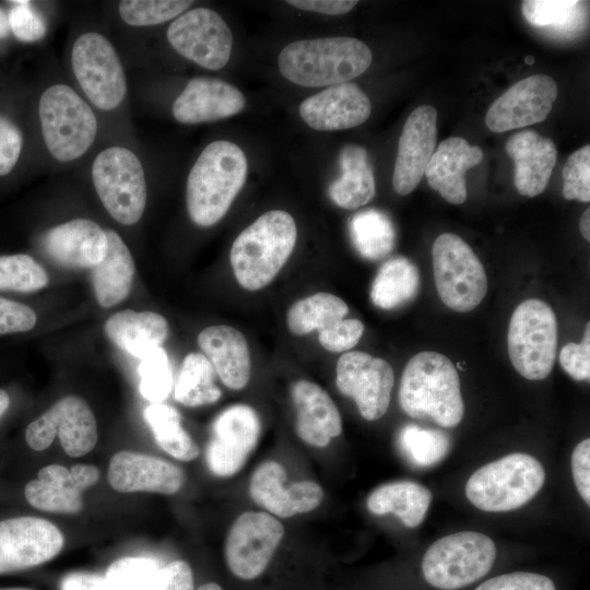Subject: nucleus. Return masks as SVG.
<instances>
[{
    "instance_id": "2eb2a0df",
    "label": "nucleus",
    "mask_w": 590,
    "mask_h": 590,
    "mask_svg": "<svg viewBox=\"0 0 590 590\" xmlns=\"http://www.w3.org/2000/svg\"><path fill=\"white\" fill-rule=\"evenodd\" d=\"M261 422L253 408L244 403L224 409L212 424L205 461L216 476L229 477L239 472L258 444Z\"/></svg>"
},
{
    "instance_id": "2f4dec72",
    "label": "nucleus",
    "mask_w": 590,
    "mask_h": 590,
    "mask_svg": "<svg viewBox=\"0 0 590 590\" xmlns=\"http://www.w3.org/2000/svg\"><path fill=\"white\" fill-rule=\"evenodd\" d=\"M339 162L342 174L329 187L330 199L345 210L367 204L376 193L367 151L358 144H346L340 151Z\"/></svg>"
},
{
    "instance_id": "f257e3e1",
    "label": "nucleus",
    "mask_w": 590,
    "mask_h": 590,
    "mask_svg": "<svg viewBox=\"0 0 590 590\" xmlns=\"http://www.w3.org/2000/svg\"><path fill=\"white\" fill-rule=\"evenodd\" d=\"M247 158L235 143L219 140L208 144L187 179L186 202L191 221L209 227L221 221L241 190Z\"/></svg>"
},
{
    "instance_id": "6e6d98bb",
    "label": "nucleus",
    "mask_w": 590,
    "mask_h": 590,
    "mask_svg": "<svg viewBox=\"0 0 590 590\" xmlns=\"http://www.w3.org/2000/svg\"><path fill=\"white\" fill-rule=\"evenodd\" d=\"M59 588L60 590H115L105 575L86 571L66 575Z\"/></svg>"
},
{
    "instance_id": "8fccbe9b",
    "label": "nucleus",
    "mask_w": 590,
    "mask_h": 590,
    "mask_svg": "<svg viewBox=\"0 0 590 590\" xmlns=\"http://www.w3.org/2000/svg\"><path fill=\"white\" fill-rule=\"evenodd\" d=\"M559 363L564 370L575 380L590 378V323L588 322L581 343L566 344L559 354Z\"/></svg>"
},
{
    "instance_id": "864d4df0",
    "label": "nucleus",
    "mask_w": 590,
    "mask_h": 590,
    "mask_svg": "<svg viewBox=\"0 0 590 590\" xmlns=\"http://www.w3.org/2000/svg\"><path fill=\"white\" fill-rule=\"evenodd\" d=\"M152 590H194L193 573L185 560L161 567Z\"/></svg>"
},
{
    "instance_id": "bb28decb",
    "label": "nucleus",
    "mask_w": 590,
    "mask_h": 590,
    "mask_svg": "<svg viewBox=\"0 0 590 590\" xmlns=\"http://www.w3.org/2000/svg\"><path fill=\"white\" fill-rule=\"evenodd\" d=\"M483 160V151L461 137L441 141L425 169L428 185L449 203L461 204L467 199L464 175Z\"/></svg>"
},
{
    "instance_id": "f3484780",
    "label": "nucleus",
    "mask_w": 590,
    "mask_h": 590,
    "mask_svg": "<svg viewBox=\"0 0 590 590\" xmlns=\"http://www.w3.org/2000/svg\"><path fill=\"white\" fill-rule=\"evenodd\" d=\"M64 539L50 521L31 516L0 521V575L28 569L54 558Z\"/></svg>"
},
{
    "instance_id": "0eeeda50",
    "label": "nucleus",
    "mask_w": 590,
    "mask_h": 590,
    "mask_svg": "<svg viewBox=\"0 0 590 590\" xmlns=\"http://www.w3.org/2000/svg\"><path fill=\"white\" fill-rule=\"evenodd\" d=\"M496 553L493 540L481 532L452 533L427 548L422 560L423 576L437 589L457 590L484 577Z\"/></svg>"
},
{
    "instance_id": "9b49d317",
    "label": "nucleus",
    "mask_w": 590,
    "mask_h": 590,
    "mask_svg": "<svg viewBox=\"0 0 590 590\" xmlns=\"http://www.w3.org/2000/svg\"><path fill=\"white\" fill-rule=\"evenodd\" d=\"M71 63L74 75L87 96L99 109L118 107L127 92V81L120 59L103 35L82 34L73 44Z\"/></svg>"
},
{
    "instance_id": "c9c22d12",
    "label": "nucleus",
    "mask_w": 590,
    "mask_h": 590,
    "mask_svg": "<svg viewBox=\"0 0 590 590\" xmlns=\"http://www.w3.org/2000/svg\"><path fill=\"white\" fill-rule=\"evenodd\" d=\"M214 371L204 354L196 352L187 354L175 384V400L189 408L216 402L222 392L214 384Z\"/></svg>"
},
{
    "instance_id": "f8f14e48",
    "label": "nucleus",
    "mask_w": 590,
    "mask_h": 590,
    "mask_svg": "<svg viewBox=\"0 0 590 590\" xmlns=\"http://www.w3.org/2000/svg\"><path fill=\"white\" fill-rule=\"evenodd\" d=\"M284 536V527L267 511H245L231 526L224 556L238 579L253 580L268 568Z\"/></svg>"
},
{
    "instance_id": "6ab92c4d",
    "label": "nucleus",
    "mask_w": 590,
    "mask_h": 590,
    "mask_svg": "<svg viewBox=\"0 0 590 590\" xmlns=\"http://www.w3.org/2000/svg\"><path fill=\"white\" fill-rule=\"evenodd\" d=\"M284 467L269 460L259 464L250 476L251 499L272 516L291 518L316 509L323 499L322 487L312 481L284 484Z\"/></svg>"
},
{
    "instance_id": "cd10ccee",
    "label": "nucleus",
    "mask_w": 590,
    "mask_h": 590,
    "mask_svg": "<svg viewBox=\"0 0 590 590\" xmlns=\"http://www.w3.org/2000/svg\"><path fill=\"white\" fill-rule=\"evenodd\" d=\"M198 344L221 381L232 390L245 388L250 379V353L245 335L229 326H211L198 335Z\"/></svg>"
},
{
    "instance_id": "4c0bfd02",
    "label": "nucleus",
    "mask_w": 590,
    "mask_h": 590,
    "mask_svg": "<svg viewBox=\"0 0 590 590\" xmlns=\"http://www.w3.org/2000/svg\"><path fill=\"white\" fill-rule=\"evenodd\" d=\"M350 236L357 252L367 260H379L394 247L396 233L389 216L368 209L356 213L350 221Z\"/></svg>"
},
{
    "instance_id": "603ef678",
    "label": "nucleus",
    "mask_w": 590,
    "mask_h": 590,
    "mask_svg": "<svg viewBox=\"0 0 590 590\" xmlns=\"http://www.w3.org/2000/svg\"><path fill=\"white\" fill-rule=\"evenodd\" d=\"M22 132L7 117L0 115V176L15 166L22 150Z\"/></svg>"
},
{
    "instance_id": "49530a36",
    "label": "nucleus",
    "mask_w": 590,
    "mask_h": 590,
    "mask_svg": "<svg viewBox=\"0 0 590 590\" xmlns=\"http://www.w3.org/2000/svg\"><path fill=\"white\" fill-rule=\"evenodd\" d=\"M8 20L10 31L21 42L32 43L43 38L47 32L44 17L36 12L30 1H12Z\"/></svg>"
},
{
    "instance_id": "5701e85b",
    "label": "nucleus",
    "mask_w": 590,
    "mask_h": 590,
    "mask_svg": "<svg viewBox=\"0 0 590 590\" xmlns=\"http://www.w3.org/2000/svg\"><path fill=\"white\" fill-rule=\"evenodd\" d=\"M246 104L243 93L223 80L199 76L190 80L173 105V115L181 123L194 125L228 118Z\"/></svg>"
},
{
    "instance_id": "9d476101",
    "label": "nucleus",
    "mask_w": 590,
    "mask_h": 590,
    "mask_svg": "<svg viewBox=\"0 0 590 590\" xmlns=\"http://www.w3.org/2000/svg\"><path fill=\"white\" fill-rule=\"evenodd\" d=\"M436 288L449 308L473 310L487 293V276L471 247L458 235L444 233L433 245Z\"/></svg>"
},
{
    "instance_id": "473e14b6",
    "label": "nucleus",
    "mask_w": 590,
    "mask_h": 590,
    "mask_svg": "<svg viewBox=\"0 0 590 590\" xmlns=\"http://www.w3.org/2000/svg\"><path fill=\"white\" fill-rule=\"evenodd\" d=\"M432 502V492L413 481H394L377 486L366 499L367 509L377 516L392 514L409 528L420 526Z\"/></svg>"
},
{
    "instance_id": "aec40b11",
    "label": "nucleus",
    "mask_w": 590,
    "mask_h": 590,
    "mask_svg": "<svg viewBox=\"0 0 590 590\" xmlns=\"http://www.w3.org/2000/svg\"><path fill=\"white\" fill-rule=\"evenodd\" d=\"M437 138V111L433 106L415 108L408 117L398 144L392 186L400 196L411 193L420 184Z\"/></svg>"
},
{
    "instance_id": "7c9ffc66",
    "label": "nucleus",
    "mask_w": 590,
    "mask_h": 590,
    "mask_svg": "<svg viewBox=\"0 0 590 590\" xmlns=\"http://www.w3.org/2000/svg\"><path fill=\"white\" fill-rule=\"evenodd\" d=\"M105 232L107 252L93 268L92 281L98 304L109 308L128 296L134 274V262L121 237L113 229Z\"/></svg>"
},
{
    "instance_id": "1a4fd4ad",
    "label": "nucleus",
    "mask_w": 590,
    "mask_h": 590,
    "mask_svg": "<svg viewBox=\"0 0 590 590\" xmlns=\"http://www.w3.org/2000/svg\"><path fill=\"white\" fill-rule=\"evenodd\" d=\"M92 178L107 212L119 223H137L145 209L146 182L138 156L122 146H110L94 160Z\"/></svg>"
},
{
    "instance_id": "7ed1b4c3",
    "label": "nucleus",
    "mask_w": 590,
    "mask_h": 590,
    "mask_svg": "<svg viewBox=\"0 0 590 590\" xmlns=\"http://www.w3.org/2000/svg\"><path fill=\"white\" fill-rule=\"evenodd\" d=\"M368 46L354 37L302 39L286 45L278 57L281 74L307 87L346 83L370 66Z\"/></svg>"
},
{
    "instance_id": "b1692460",
    "label": "nucleus",
    "mask_w": 590,
    "mask_h": 590,
    "mask_svg": "<svg viewBox=\"0 0 590 590\" xmlns=\"http://www.w3.org/2000/svg\"><path fill=\"white\" fill-rule=\"evenodd\" d=\"M47 255L69 268H94L106 256V232L95 222L75 219L50 228L43 238Z\"/></svg>"
},
{
    "instance_id": "c03bdc74",
    "label": "nucleus",
    "mask_w": 590,
    "mask_h": 590,
    "mask_svg": "<svg viewBox=\"0 0 590 590\" xmlns=\"http://www.w3.org/2000/svg\"><path fill=\"white\" fill-rule=\"evenodd\" d=\"M140 392L152 403H161L173 387V375L165 350L161 346L145 355L139 365Z\"/></svg>"
},
{
    "instance_id": "0e129e2a",
    "label": "nucleus",
    "mask_w": 590,
    "mask_h": 590,
    "mask_svg": "<svg viewBox=\"0 0 590 590\" xmlns=\"http://www.w3.org/2000/svg\"><path fill=\"white\" fill-rule=\"evenodd\" d=\"M524 61L528 64H532L534 62V58H532L531 56H528Z\"/></svg>"
},
{
    "instance_id": "79ce46f5",
    "label": "nucleus",
    "mask_w": 590,
    "mask_h": 590,
    "mask_svg": "<svg viewBox=\"0 0 590 590\" xmlns=\"http://www.w3.org/2000/svg\"><path fill=\"white\" fill-rule=\"evenodd\" d=\"M192 3L184 0H123L119 2L118 11L129 25L150 26L179 16Z\"/></svg>"
},
{
    "instance_id": "e2e57ef3",
    "label": "nucleus",
    "mask_w": 590,
    "mask_h": 590,
    "mask_svg": "<svg viewBox=\"0 0 590 590\" xmlns=\"http://www.w3.org/2000/svg\"><path fill=\"white\" fill-rule=\"evenodd\" d=\"M0 590H33L27 588H0Z\"/></svg>"
},
{
    "instance_id": "a18cd8bd",
    "label": "nucleus",
    "mask_w": 590,
    "mask_h": 590,
    "mask_svg": "<svg viewBox=\"0 0 590 590\" xmlns=\"http://www.w3.org/2000/svg\"><path fill=\"white\" fill-rule=\"evenodd\" d=\"M563 196L567 200L590 201V145H585L568 157L562 170Z\"/></svg>"
},
{
    "instance_id": "5fc2aeb1",
    "label": "nucleus",
    "mask_w": 590,
    "mask_h": 590,
    "mask_svg": "<svg viewBox=\"0 0 590 590\" xmlns=\"http://www.w3.org/2000/svg\"><path fill=\"white\" fill-rule=\"evenodd\" d=\"M571 472L578 493L590 504V439H583L571 453Z\"/></svg>"
},
{
    "instance_id": "4d7b16f0",
    "label": "nucleus",
    "mask_w": 590,
    "mask_h": 590,
    "mask_svg": "<svg viewBox=\"0 0 590 590\" xmlns=\"http://www.w3.org/2000/svg\"><path fill=\"white\" fill-rule=\"evenodd\" d=\"M288 4L305 11L339 15L351 11L356 4L355 0H290Z\"/></svg>"
},
{
    "instance_id": "bf43d9fd",
    "label": "nucleus",
    "mask_w": 590,
    "mask_h": 590,
    "mask_svg": "<svg viewBox=\"0 0 590 590\" xmlns=\"http://www.w3.org/2000/svg\"><path fill=\"white\" fill-rule=\"evenodd\" d=\"M10 32V25L8 15L0 9V38L8 36Z\"/></svg>"
},
{
    "instance_id": "58836bf2",
    "label": "nucleus",
    "mask_w": 590,
    "mask_h": 590,
    "mask_svg": "<svg viewBox=\"0 0 590 590\" xmlns=\"http://www.w3.org/2000/svg\"><path fill=\"white\" fill-rule=\"evenodd\" d=\"M398 446L412 465L429 468L446 458L451 441L442 430L408 424L398 434Z\"/></svg>"
},
{
    "instance_id": "680f3d73",
    "label": "nucleus",
    "mask_w": 590,
    "mask_h": 590,
    "mask_svg": "<svg viewBox=\"0 0 590 590\" xmlns=\"http://www.w3.org/2000/svg\"><path fill=\"white\" fill-rule=\"evenodd\" d=\"M197 590H223L220 585L215 582H206L200 586Z\"/></svg>"
},
{
    "instance_id": "a211bd4d",
    "label": "nucleus",
    "mask_w": 590,
    "mask_h": 590,
    "mask_svg": "<svg viewBox=\"0 0 590 590\" xmlns=\"http://www.w3.org/2000/svg\"><path fill=\"white\" fill-rule=\"evenodd\" d=\"M558 93L547 74H534L511 85L488 108L485 123L493 132L528 127L545 120Z\"/></svg>"
},
{
    "instance_id": "423d86ee",
    "label": "nucleus",
    "mask_w": 590,
    "mask_h": 590,
    "mask_svg": "<svg viewBox=\"0 0 590 590\" xmlns=\"http://www.w3.org/2000/svg\"><path fill=\"white\" fill-rule=\"evenodd\" d=\"M38 114L44 141L56 160L73 161L93 144L97 133L95 114L70 86L48 87L40 96Z\"/></svg>"
},
{
    "instance_id": "a19ab883",
    "label": "nucleus",
    "mask_w": 590,
    "mask_h": 590,
    "mask_svg": "<svg viewBox=\"0 0 590 590\" xmlns=\"http://www.w3.org/2000/svg\"><path fill=\"white\" fill-rule=\"evenodd\" d=\"M48 274L31 256L17 253L0 257V290L33 292L45 287Z\"/></svg>"
},
{
    "instance_id": "4be33fe9",
    "label": "nucleus",
    "mask_w": 590,
    "mask_h": 590,
    "mask_svg": "<svg viewBox=\"0 0 590 590\" xmlns=\"http://www.w3.org/2000/svg\"><path fill=\"white\" fill-rule=\"evenodd\" d=\"M185 481L184 472L177 465L145 453L119 451L108 467V482L121 493L152 492L175 494Z\"/></svg>"
},
{
    "instance_id": "dca6fc26",
    "label": "nucleus",
    "mask_w": 590,
    "mask_h": 590,
    "mask_svg": "<svg viewBox=\"0 0 590 590\" xmlns=\"http://www.w3.org/2000/svg\"><path fill=\"white\" fill-rule=\"evenodd\" d=\"M339 391L351 397L367 421L382 417L390 403L394 375L391 365L361 351L340 356L335 369Z\"/></svg>"
},
{
    "instance_id": "de8ad7c7",
    "label": "nucleus",
    "mask_w": 590,
    "mask_h": 590,
    "mask_svg": "<svg viewBox=\"0 0 590 590\" xmlns=\"http://www.w3.org/2000/svg\"><path fill=\"white\" fill-rule=\"evenodd\" d=\"M364 332V324L358 319H341L318 332L320 345L333 353L354 347Z\"/></svg>"
},
{
    "instance_id": "3c124183",
    "label": "nucleus",
    "mask_w": 590,
    "mask_h": 590,
    "mask_svg": "<svg viewBox=\"0 0 590 590\" xmlns=\"http://www.w3.org/2000/svg\"><path fill=\"white\" fill-rule=\"evenodd\" d=\"M36 320L28 306L0 297V334L28 331Z\"/></svg>"
},
{
    "instance_id": "a878e982",
    "label": "nucleus",
    "mask_w": 590,
    "mask_h": 590,
    "mask_svg": "<svg viewBox=\"0 0 590 590\" xmlns=\"http://www.w3.org/2000/svg\"><path fill=\"white\" fill-rule=\"evenodd\" d=\"M506 151L515 164V187L526 197L544 191L557 160L555 143L533 130L512 134Z\"/></svg>"
},
{
    "instance_id": "4468645a",
    "label": "nucleus",
    "mask_w": 590,
    "mask_h": 590,
    "mask_svg": "<svg viewBox=\"0 0 590 590\" xmlns=\"http://www.w3.org/2000/svg\"><path fill=\"white\" fill-rule=\"evenodd\" d=\"M57 433L70 457H82L95 447L98 436L96 420L82 398L67 396L57 401L27 425L25 439L33 450L42 451L51 445Z\"/></svg>"
},
{
    "instance_id": "37998d69",
    "label": "nucleus",
    "mask_w": 590,
    "mask_h": 590,
    "mask_svg": "<svg viewBox=\"0 0 590 590\" xmlns=\"http://www.w3.org/2000/svg\"><path fill=\"white\" fill-rule=\"evenodd\" d=\"M162 566L149 557H123L105 576L115 590H152Z\"/></svg>"
},
{
    "instance_id": "39448f33",
    "label": "nucleus",
    "mask_w": 590,
    "mask_h": 590,
    "mask_svg": "<svg viewBox=\"0 0 590 590\" xmlns=\"http://www.w3.org/2000/svg\"><path fill=\"white\" fill-rule=\"evenodd\" d=\"M544 481L541 462L530 455L517 452L476 470L465 484V496L483 511H509L531 500Z\"/></svg>"
},
{
    "instance_id": "f03ea898",
    "label": "nucleus",
    "mask_w": 590,
    "mask_h": 590,
    "mask_svg": "<svg viewBox=\"0 0 590 590\" xmlns=\"http://www.w3.org/2000/svg\"><path fill=\"white\" fill-rule=\"evenodd\" d=\"M399 403L413 418H430L442 427L457 426L464 404L453 363L430 351L414 355L401 377Z\"/></svg>"
},
{
    "instance_id": "f704fd0d",
    "label": "nucleus",
    "mask_w": 590,
    "mask_h": 590,
    "mask_svg": "<svg viewBox=\"0 0 590 590\" xmlns=\"http://www.w3.org/2000/svg\"><path fill=\"white\" fill-rule=\"evenodd\" d=\"M349 314L346 303L330 293H316L295 302L287 310L286 324L294 335L319 332Z\"/></svg>"
},
{
    "instance_id": "13d9d810",
    "label": "nucleus",
    "mask_w": 590,
    "mask_h": 590,
    "mask_svg": "<svg viewBox=\"0 0 590 590\" xmlns=\"http://www.w3.org/2000/svg\"><path fill=\"white\" fill-rule=\"evenodd\" d=\"M580 232L586 240H590V209L588 208L579 221Z\"/></svg>"
},
{
    "instance_id": "052dcab7",
    "label": "nucleus",
    "mask_w": 590,
    "mask_h": 590,
    "mask_svg": "<svg viewBox=\"0 0 590 590\" xmlns=\"http://www.w3.org/2000/svg\"><path fill=\"white\" fill-rule=\"evenodd\" d=\"M10 404V398L8 393L0 389V417L5 413Z\"/></svg>"
},
{
    "instance_id": "09e8293b",
    "label": "nucleus",
    "mask_w": 590,
    "mask_h": 590,
    "mask_svg": "<svg viewBox=\"0 0 590 590\" xmlns=\"http://www.w3.org/2000/svg\"><path fill=\"white\" fill-rule=\"evenodd\" d=\"M475 590H556V587L546 576L515 571L493 577L481 583Z\"/></svg>"
},
{
    "instance_id": "c756f323",
    "label": "nucleus",
    "mask_w": 590,
    "mask_h": 590,
    "mask_svg": "<svg viewBox=\"0 0 590 590\" xmlns=\"http://www.w3.org/2000/svg\"><path fill=\"white\" fill-rule=\"evenodd\" d=\"M85 489L70 469L60 464H49L38 471L37 479L26 484L24 496L36 509L76 514L83 508L82 493Z\"/></svg>"
},
{
    "instance_id": "c85d7f7f",
    "label": "nucleus",
    "mask_w": 590,
    "mask_h": 590,
    "mask_svg": "<svg viewBox=\"0 0 590 590\" xmlns=\"http://www.w3.org/2000/svg\"><path fill=\"white\" fill-rule=\"evenodd\" d=\"M104 330L119 349L142 359L161 347L168 334L166 319L153 311L123 310L109 317Z\"/></svg>"
},
{
    "instance_id": "ea45409f",
    "label": "nucleus",
    "mask_w": 590,
    "mask_h": 590,
    "mask_svg": "<svg viewBox=\"0 0 590 590\" xmlns=\"http://www.w3.org/2000/svg\"><path fill=\"white\" fill-rule=\"evenodd\" d=\"M583 2L576 0H527L522 3L524 19L536 27H552L568 35L583 25Z\"/></svg>"
},
{
    "instance_id": "6e6552de",
    "label": "nucleus",
    "mask_w": 590,
    "mask_h": 590,
    "mask_svg": "<svg viewBox=\"0 0 590 590\" xmlns=\"http://www.w3.org/2000/svg\"><path fill=\"white\" fill-rule=\"evenodd\" d=\"M557 320L545 302L531 298L514 311L507 335V347L515 369L524 378H546L557 352Z\"/></svg>"
},
{
    "instance_id": "72a5a7b5",
    "label": "nucleus",
    "mask_w": 590,
    "mask_h": 590,
    "mask_svg": "<svg viewBox=\"0 0 590 590\" xmlns=\"http://www.w3.org/2000/svg\"><path fill=\"white\" fill-rule=\"evenodd\" d=\"M420 288V273L408 258L388 259L378 270L370 288V299L381 309H394L412 300Z\"/></svg>"
},
{
    "instance_id": "e433bc0d",
    "label": "nucleus",
    "mask_w": 590,
    "mask_h": 590,
    "mask_svg": "<svg viewBox=\"0 0 590 590\" xmlns=\"http://www.w3.org/2000/svg\"><path fill=\"white\" fill-rule=\"evenodd\" d=\"M157 445L172 457L191 461L199 456V448L181 425L178 411L163 402L151 403L144 411Z\"/></svg>"
},
{
    "instance_id": "20e7f679",
    "label": "nucleus",
    "mask_w": 590,
    "mask_h": 590,
    "mask_svg": "<svg viewBox=\"0 0 590 590\" xmlns=\"http://www.w3.org/2000/svg\"><path fill=\"white\" fill-rule=\"evenodd\" d=\"M296 239V223L288 212L260 215L232 244L229 261L237 283L247 291L268 286L288 260Z\"/></svg>"
},
{
    "instance_id": "ddd939ff",
    "label": "nucleus",
    "mask_w": 590,
    "mask_h": 590,
    "mask_svg": "<svg viewBox=\"0 0 590 590\" xmlns=\"http://www.w3.org/2000/svg\"><path fill=\"white\" fill-rule=\"evenodd\" d=\"M167 39L182 57L209 69L226 66L233 48V34L215 11L196 8L180 14L167 30Z\"/></svg>"
},
{
    "instance_id": "393cba45",
    "label": "nucleus",
    "mask_w": 590,
    "mask_h": 590,
    "mask_svg": "<svg viewBox=\"0 0 590 590\" xmlns=\"http://www.w3.org/2000/svg\"><path fill=\"white\" fill-rule=\"evenodd\" d=\"M291 394L297 410L295 429L304 442L324 448L341 435L340 412L326 390L302 379L292 385Z\"/></svg>"
},
{
    "instance_id": "412c9836",
    "label": "nucleus",
    "mask_w": 590,
    "mask_h": 590,
    "mask_svg": "<svg viewBox=\"0 0 590 590\" xmlns=\"http://www.w3.org/2000/svg\"><path fill=\"white\" fill-rule=\"evenodd\" d=\"M371 113L368 96L354 83H341L309 96L299 105L302 119L312 129L335 131L357 127Z\"/></svg>"
}]
</instances>
